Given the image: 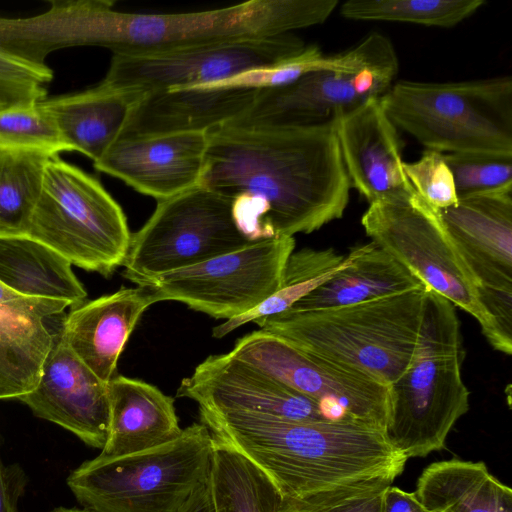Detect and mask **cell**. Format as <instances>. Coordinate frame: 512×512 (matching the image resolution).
Returning a JSON list of instances; mask_svg holds the SVG:
<instances>
[{
	"instance_id": "1",
	"label": "cell",
	"mask_w": 512,
	"mask_h": 512,
	"mask_svg": "<svg viewBox=\"0 0 512 512\" xmlns=\"http://www.w3.org/2000/svg\"><path fill=\"white\" fill-rule=\"evenodd\" d=\"M199 185L230 200L235 224L249 241L319 230L343 216L351 187L333 120L214 128Z\"/></svg>"
},
{
	"instance_id": "2",
	"label": "cell",
	"mask_w": 512,
	"mask_h": 512,
	"mask_svg": "<svg viewBox=\"0 0 512 512\" xmlns=\"http://www.w3.org/2000/svg\"><path fill=\"white\" fill-rule=\"evenodd\" d=\"M213 440L251 461L282 497H296L375 477L399 476L407 458L382 428L343 421H292L199 409Z\"/></svg>"
},
{
	"instance_id": "3",
	"label": "cell",
	"mask_w": 512,
	"mask_h": 512,
	"mask_svg": "<svg viewBox=\"0 0 512 512\" xmlns=\"http://www.w3.org/2000/svg\"><path fill=\"white\" fill-rule=\"evenodd\" d=\"M427 288L255 321L295 347L391 385L417 348Z\"/></svg>"
},
{
	"instance_id": "4",
	"label": "cell",
	"mask_w": 512,
	"mask_h": 512,
	"mask_svg": "<svg viewBox=\"0 0 512 512\" xmlns=\"http://www.w3.org/2000/svg\"><path fill=\"white\" fill-rule=\"evenodd\" d=\"M462 359L455 306L427 289L417 348L410 364L390 385L384 428L390 444L407 459L443 449L452 427L468 411Z\"/></svg>"
},
{
	"instance_id": "5",
	"label": "cell",
	"mask_w": 512,
	"mask_h": 512,
	"mask_svg": "<svg viewBox=\"0 0 512 512\" xmlns=\"http://www.w3.org/2000/svg\"><path fill=\"white\" fill-rule=\"evenodd\" d=\"M94 0L91 46L113 54H152L245 38L271 37L321 25L335 11L332 0H251L215 10L137 14Z\"/></svg>"
},
{
	"instance_id": "6",
	"label": "cell",
	"mask_w": 512,
	"mask_h": 512,
	"mask_svg": "<svg viewBox=\"0 0 512 512\" xmlns=\"http://www.w3.org/2000/svg\"><path fill=\"white\" fill-rule=\"evenodd\" d=\"M393 124L427 149L512 155V77L401 80L380 97Z\"/></svg>"
},
{
	"instance_id": "7",
	"label": "cell",
	"mask_w": 512,
	"mask_h": 512,
	"mask_svg": "<svg viewBox=\"0 0 512 512\" xmlns=\"http://www.w3.org/2000/svg\"><path fill=\"white\" fill-rule=\"evenodd\" d=\"M214 441L193 423L175 440L130 455L83 462L67 485L92 512H179L210 475Z\"/></svg>"
},
{
	"instance_id": "8",
	"label": "cell",
	"mask_w": 512,
	"mask_h": 512,
	"mask_svg": "<svg viewBox=\"0 0 512 512\" xmlns=\"http://www.w3.org/2000/svg\"><path fill=\"white\" fill-rule=\"evenodd\" d=\"M27 235L105 277L123 265L131 240L124 211L101 183L58 156L46 163Z\"/></svg>"
},
{
	"instance_id": "9",
	"label": "cell",
	"mask_w": 512,
	"mask_h": 512,
	"mask_svg": "<svg viewBox=\"0 0 512 512\" xmlns=\"http://www.w3.org/2000/svg\"><path fill=\"white\" fill-rule=\"evenodd\" d=\"M362 226L424 286L472 315L490 343L493 323L482 307L478 283L445 229L438 210L415 191L369 204Z\"/></svg>"
},
{
	"instance_id": "10",
	"label": "cell",
	"mask_w": 512,
	"mask_h": 512,
	"mask_svg": "<svg viewBox=\"0 0 512 512\" xmlns=\"http://www.w3.org/2000/svg\"><path fill=\"white\" fill-rule=\"evenodd\" d=\"M250 242L235 224L230 200L198 185L157 201L149 219L131 234L122 275L141 286Z\"/></svg>"
},
{
	"instance_id": "11",
	"label": "cell",
	"mask_w": 512,
	"mask_h": 512,
	"mask_svg": "<svg viewBox=\"0 0 512 512\" xmlns=\"http://www.w3.org/2000/svg\"><path fill=\"white\" fill-rule=\"evenodd\" d=\"M233 357L277 383L311 398L332 421L351 420L384 429L390 385L357 370L305 352L263 329L237 340Z\"/></svg>"
},
{
	"instance_id": "12",
	"label": "cell",
	"mask_w": 512,
	"mask_h": 512,
	"mask_svg": "<svg viewBox=\"0 0 512 512\" xmlns=\"http://www.w3.org/2000/svg\"><path fill=\"white\" fill-rule=\"evenodd\" d=\"M294 237L253 241L232 252L159 275L141 286L154 302L177 301L230 320L263 303L281 286Z\"/></svg>"
},
{
	"instance_id": "13",
	"label": "cell",
	"mask_w": 512,
	"mask_h": 512,
	"mask_svg": "<svg viewBox=\"0 0 512 512\" xmlns=\"http://www.w3.org/2000/svg\"><path fill=\"white\" fill-rule=\"evenodd\" d=\"M306 47L292 33L245 38L152 54H113L102 82L144 95L217 83L276 64Z\"/></svg>"
},
{
	"instance_id": "14",
	"label": "cell",
	"mask_w": 512,
	"mask_h": 512,
	"mask_svg": "<svg viewBox=\"0 0 512 512\" xmlns=\"http://www.w3.org/2000/svg\"><path fill=\"white\" fill-rule=\"evenodd\" d=\"M398 70L399 64L309 72L289 85L261 90L248 110L225 126L264 129L323 124L339 111L381 97Z\"/></svg>"
},
{
	"instance_id": "15",
	"label": "cell",
	"mask_w": 512,
	"mask_h": 512,
	"mask_svg": "<svg viewBox=\"0 0 512 512\" xmlns=\"http://www.w3.org/2000/svg\"><path fill=\"white\" fill-rule=\"evenodd\" d=\"M177 396L199 409L243 412L292 421H332L317 401L297 393L246 365L230 353L211 355L183 378Z\"/></svg>"
},
{
	"instance_id": "16",
	"label": "cell",
	"mask_w": 512,
	"mask_h": 512,
	"mask_svg": "<svg viewBox=\"0 0 512 512\" xmlns=\"http://www.w3.org/2000/svg\"><path fill=\"white\" fill-rule=\"evenodd\" d=\"M39 418L102 450L109 430L108 383L98 378L60 339L42 365L35 388L18 398Z\"/></svg>"
},
{
	"instance_id": "17",
	"label": "cell",
	"mask_w": 512,
	"mask_h": 512,
	"mask_svg": "<svg viewBox=\"0 0 512 512\" xmlns=\"http://www.w3.org/2000/svg\"><path fill=\"white\" fill-rule=\"evenodd\" d=\"M208 132L119 137L96 162V170L139 193L164 200L200 184Z\"/></svg>"
},
{
	"instance_id": "18",
	"label": "cell",
	"mask_w": 512,
	"mask_h": 512,
	"mask_svg": "<svg viewBox=\"0 0 512 512\" xmlns=\"http://www.w3.org/2000/svg\"><path fill=\"white\" fill-rule=\"evenodd\" d=\"M333 122L350 186L369 204L415 191L403 171V142L380 97L337 112Z\"/></svg>"
},
{
	"instance_id": "19",
	"label": "cell",
	"mask_w": 512,
	"mask_h": 512,
	"mask_svg": "<svg viewBox=\"0 0 512 512\" xmlns=\"http://www.w3.org/2000/svg\"><path fill=\"white\" fill-rule=\"evenodd\" d=\"M438 213L478 289L512 293V191L461 197Z\"/></svg>"
},
{
	"instance_id": "20",
	"label": "cell",
	"mask_w": 512,
	"mask_h": 512,
	"mask_svg": "<svg viewBox=\"0 0 512 512\" xmlns=\"http://www.w3.org/2000/svg\"><path fill=\"white\" fill-rule=\"evenodd\" d=\"M154 299L146 287L121 288L81 304L64 319L60 339L102 381L114 376L125 344Z\"/></svg>"
},
{
	"instance_id": "21",
	"label": "cell",
	"mask_w": 512,
	"mask_h": 512,
	"mask_svg": "<svg viewBox=\"0 0 512 512\" xmlns=\"http://www.w3.org/2000/svg\"><path fill=\"white\" fill-rule=\"evenodd\" d=\"M68 306L18 294L0 283V399H18L35 388L55 340L46 321Z\"/></svg>"
},
{
	"instance_id": "22",
	"label": "cell",
	"mask_w": 512,
	"mask_h": 512,
	"mask_svg": "<svg viewBox=\"0 0 512 512\" xmlns=\"http://www.w3.org/2000/svg\"><path fill=\"white\" fill-rule=\"evenodd\" d=\"M260 91L203 85L149 93L134 108L120 137L208 132L242 115Z\"/></svg>"
},
{
	"instance_id": "23",
	"label": "cell",
	"mask_w": 512,
	"mask_h": 512,
	"mask_svg": "<svg viewBox=\"0 0 512 512\" xmlns=\"http://www.w3.org/2000/svg\"><path fill=\"white\" fill-rule=\"evenodd\" d=\"M110 418L102 457L143 452L177 439L174 399L142 380L115 375L108 382Z\"/></svg>"
},
{
	"instance_id": "24",
	"label": "cell",
	"mask_w": 512,
	"mask_h": 512,
	"mask_svg": "<svg viewBox=\"0 0 512 512\" xmlns=\"http://www.w3.org/2000/svg\"><path fill=\"white\" fill-rule=\"evenodd\" d=\"M145 95L117 89L103 82L82 92L43 99L69 151L93 163L121 136L130 116Z\"/></svg>"
},
{
	"instance_id": "25",
	"label": "cell",
	"mask_w": 512,
	"mask_h": 512,
	"mask_svg": "<svg viewBox=\"0 0 512 512\" xmlns=\"http://www.w3.org/2000/svg\"><path fill=\"white\" fill-rule=\"evenodd\" d=\"M355 248V257L347 266L288 310L336 308L426 288L374 242Z\"/></svg>"
},
{
	"instance_id": "26",
	"label": "cell",
	"mask_w": 512,
	"mask_h": 512,
	"mask_svg": "<svg viewBox=\"0 0 512 512\" xmlns=\"http://www.w3.org/2000/svg\"><path fill=\"white\" fill-rule=\"evenodd\" d=\"M430 512H512V490L483 462L450 459L427 466L414 492Z\"/></svg>"
},
{
	"instance_id": "27",
	"label": "cell",
	"mask_w": 512,
	"mask_h": 512,
	"mask_svg": "<svg viewBox=\"0 0 512 512\" xmlns=\"http://www.w3.org/2000/svg\"><path fill=\"white\" fill-rule=\"evenodd\" d=\"M71 266L28 235L0 236V283L18 294L62 300L74 307L83 304L87 292Z\"/></svg>"
},
{
	"instance_id": "28",
	"label": "cell",
	"mask_w": 512,
	"mask_h": 512,
	"mask_svg": "<svg viewBox=\"0 0 512 512\" xmlns=\"http://www.w3.org/2000/svg\"><path fill=\"white\" fill-rule=\"evenodd\" d=\"M356 248L341 255L332 248H310L292 252L288 257L280 288L263 303L245 314L226 320L213 328L214 338H222L234 329L290 309L297 301L332 278L355 257Z\"/></svg>"
},
{
	"instance_id": "29",
	"label": "cell",
	"mask_w": 512,
	"mask_h": 512,
	"mask_svg": "<svg viewBox=\"0 0 512 512\" xmlns=\"http://www.w3.org/2000/svg\"><path fill=\"white\" fill-rule=\"evenodd\" d=\"M210 485L215 512H277L283 498L263 471L215 441Z\"/></svg>"
},
{
	"instance_id": "30",
	"label": "cell",
	"mask_w": 512,
	"mask_h": 512,
	"mask_svg": "<svg viewBox=\"0 0 512 512\" xmlns=\"http://www.w3.org/2000/svg\"><path fill=\"white\" fill-rule=\"evenodd\" d=\"M50 158L37 151L0 148V236L27 235Z\"/></svg>"
},
{
	"instance_id": "31",
	"label": "cell",
	"mask_w": 512,
	"mask_h": 512,
	"mask_svg": "<svg viewBox=\"0 0 512 512\" xmlns=\"http://www.w3.org/2000/svg\"><path fill=\"white\" fill-rule=\"evenodd\" d=\"M484 0H349L339 9L354 21L413 23L451 28L475 14Z\"/></svg>"
},
{
	"instance_id": "32",
	"label": "cell",
	"mask_w": 512,
	"mask_h": 512,
	"mask_svg": "<svg viewBox=\"0 0 512 512\" xmlns=\"http://www.w3.org/2000/svg\"><path fill=\"white\" fill-rule=\"evenodd\" d=\"M393 477H375L296 497H283L277 512H382Z\"/></svg>"
},
{
	"instance_id": "33",
	"label": "cell",
	"mask_w": 512,
	"mask_h": 512,
	"mask_svg": "<svg viewBox=\"0 0 512 512\" xmlns=\"http://www.w3.org/2000/svg\"><path fill=\"white\" fill-rule=\"evenodd\" d=\"M41 101L0 110V148L37 151L50 157L69 151Z\"/></svg>"
},
{
	"instance_id": "34",
	"label": "cell",
	"mask_w": 512,
	"mask_h": 512,
	"mask_svg": "<svg viewBox=\"0 0 512 512\" xmlns=\"http://www.w3.org/2000/svg\"><path fill=\"white\" fill-rule=\"evenodd\" d=\"M458 198L512 191V155L446 153Z\"/></svg>"
},
{
	"instance_id": "35",
	"label": "cell",
	"mask_w": 512,
	"mask_h": 512,
	"mask_svg": "<svg viewBox=\"0 0 512 512\" xmlns=\"http://www.w3.org/2000/svg\"><path fill=\"white\" fill-rule=\"evenodd\" d=\"M52 78L48 65H33L0 52V110L45 99Z\"/></svg>"
},
{
	"instance_id": "36",
	"label": "cell",
	"mask_w": 512,
	"mask_h": 512,
	"mask_svg": "<svg viewBox=\"0 0 512 512\" xmlns=\"http://www.w3.org/2000/svg\"><path fill=\"white\" fill-rule=\"evenodd\" d=\"M403 171L415 192L434 209L441 210L458 201L444 153L426 149L418 160L404 161Z\"/></svg>"
},
{
	"instance_id": "37",
	"label": "cell",
	"mask_w": 512,
	"mask_h": 512,
	"mask_svg": "<svg viewBox=\"0 0 512 512\" xmlns=\"http://www.w3.org/2000/svg\"><path fill=\"white\" fill-rule=\"evenodd\" d=\"M25 485L26 476L21 467L17 464L5 466L0 457V512H17Z\"/></svg>"
},
{
	"instance_id": "38",
	"label": "cell",
	"mask_w": 512,
	"mask_h": 512,
	"mask_svg": "<svg viewBox=\"0 0 512 512\" xmlns=\"http://www.w3.org/2000/svg\"><path fill=\"white\" fill-rule=\"evenodd\" d=\"M382 512H430L417 499L414 492H406L390 485L383 498Z\"/></svg>"
},
{
	"instance_id": "39",
	"label": "cell",
	"mask_w": 512,
	"mask_h": 512,
	"mask_svg": "<svg viewBox=\"0 0 512 512\" xmlns=\"http://www.w3.org/2000/svg\"><path fill=\"white\" fill-rule=\"evenodd\" d=\"M179 512H215L210 475L191 495Z\"/></svg>"
},
{
	"instance_id": "40",
	"label": "cell",
	"mask_w": 512,
	"mask_h": 512,
	"mask_svg": "<svg viewBox=\"0 0 512 512\" xmlns=\"http://www.w3.org/2000/svg\"><path fill=\"white\" fill-rule=\"evenodd\" d=\"M51 512H92L86 509L58 507Z\"/></svg>"
}]
</instances>
